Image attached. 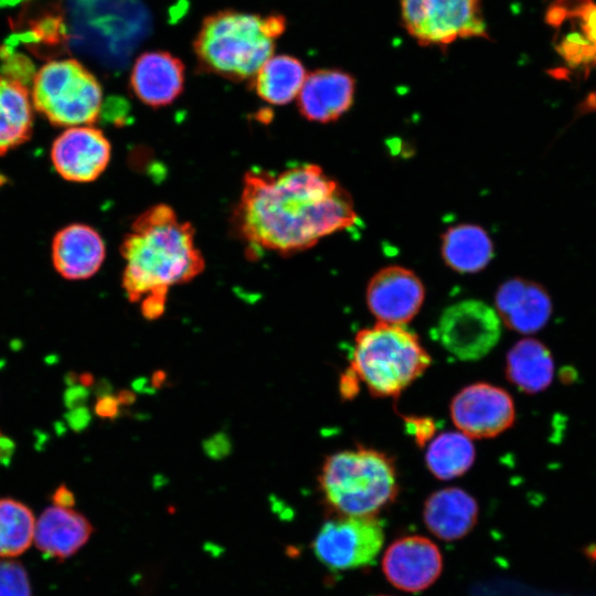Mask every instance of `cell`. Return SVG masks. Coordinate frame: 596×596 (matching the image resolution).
I'll list each match as a JSON object with an SVG mask.
<instances>
[{"instance_id":"obj_17","label":"cell","mask_w":596,"mask_h":596,"mask_svg":"<svg viewBox=\"0 0 596 596\" xmlns=\"http://www.w3.org/2000/svg\"><path fill=\"white\" fill-rule=\"evenodd\" d=\"M106 246L100 234L81 223L61 228L52 242V260L56 272L70 280L87 279L104 263Z\"/></svg>"},{"instance_id":"obj_10","label":"cell","mask_w":596,"mask_h":596,"mask_svg":"<svg viewBox=\"0 0 596 596\" xmlns=\"http://www.w3.org/2000/svg\"><path fill=\"white\" fill-rule=\"evenodd\" d=\"M450 416L458 430L470 438H491L513 425L515 406L507 391L479 382L454 396Z\"/></svg>"},{"instance_id":"obj_32","label":"cell","mask_w":596,"mask_h":596,"mask_svg":"<svg viewBox=\"0 0 596 596\" xmlns=\"http://www.w3.org/2000/svg\"><path fill=\"white\" fill-rule=\"evenodd\" d=\"M87 390L82 386L72 387L68 390V392L65 395V401L67 405H71L70 407L77 406L79 407V404H82L85 398L87 397Z\"/></svg>"},{"instance_id":"obj_28","label":"cell","mask_w":596,"mask_h":596,"mask_svg":"<svg viewBox=\"0 0 596 596\" xmlns=\"http://www.w3.org/2000/svg\"><path fill=\"white\" fill-rule=\"evenodd\" d=\"M119 406L120 403L116 396L105 394L98 398L95 412L102 418H115L119 412Z\"/></svg>"},{"instance_id":"obj_19","label":"cell","mask_w":596,"mask_h":596,"mask_svg":"<svg viewBox=\"0 0 596 596\" xmlns=\"http://www.w3.org/2000/svg\"><path fill=\"white\" fill-rule=\"evenodd\" d=\"M478 503L460 488L450 487L433 492L424 504V522L438 539L456 541L466 536L476 525Z\"/></svg>"},{"instance_id":"obj_21","label":"cell","mask_w":596,"mask_h":596,"mask_svg":"<svg viewBox=\"0 0 596 596\" xmlns=\"http://www.w3.org/2000/svg\"><path fill=\"white\" fill-rule=\"evenodd\" d=\"M441 256L455 272L473 274L490 263L493 257V244L481 226L458 224L443 234Z\"/></svg>"},{"instance_id":"obj_18","label":"cell","mask_w":596,"mask_h":596,"mask_svg":"<svg viewBox=\"0 0 596 596\" xmlns=\"http://www.w3.org/2000/svg\"><path fill=\"white\" fill-rule=\"evenodd\" d=\"M89 520L72 508H46L35 521V546L45 556L64 561L77 553L91 539Z\"/></svg>"},{"instance_id":"obj_26","label":"cell","mask_w":596,"mask_h":596,"mask_svg":"<svg viewBox=\"0 0 596 596\" xmlns=\"http://www.w3.org/2000/svg\"><path fill=\"white\" fill-rule=\"evenodd\" d=\"M0 596H32L30 577L22 563L0 557Z\"/></svg>"},{"instance_id":"obj_33","label":"cell","mask_w":596,"mask_h":596,"mask_svg":"<svg viewBox=\"0 0 596 596\" xmlns=\"http://www.w3.org/2000/svg\"><path fill=\"white\" fill-rule=\"evenodd\" d=\"M89 422V413L84 407H77L74 412H72L70 417V424L75 429H82L84 428Z\"/></svg>"},{"instance_id":"obj_35","label":"cell","mask_w":596,"mask_h":596,"mask_svg":"<svg viewBox=\"0 0 596 596\" xmlns=\"http://www.w3.org/2000/svg\"><path fill=\"white\" fill-rule=\"evenodd\" d=\"M164 379H166V374L162 371H159L153 374L152 383L156 384L157 386H160L162 382L164 381Z\"/></svg>"},{"instance_id":"obj_13","label":"cell","mask_w":596,"mask_h":596,"mask_svg":"<svg viewBox=\"0 0 596 596\" xmlns=\"http://www.w3.org/2000/svg\"><path fill=\"white\" fill-rule=\"evenodd\" d=\"M382 570L393 586L416 593L426 589L439 577L443 556L429 539L421 535L404 536L386 549Z\"/></svg>"},{"instance_id":"obj_31","label":"cell","mask_w":596,"mask_h":596,"mask_svg":"<svg viewBox=\"0 0 596 596\" xmlns=\"http://www.w3.org/2000/svg\"><path fill=\"white\" fill-rule=\"evenodd\" d=\"M408 424H412L415 432V437L418 443H425L426 439H428L432 435V432H434L433 424L429 421L426 419H413L412 423L408 422Z\"/></svg>"},{"instance_id":"obj_8","label":"cell","mask_w":596,"mask_h":596,"mask_svg":"<svg viewBox=\"0 0 596 596\" xmlns=\"http://www.w3.org/2000/svg\"><path fill=\"white\" fill-rule=\"evenodd\" d=\"M384 544V530L374 517H341L323 523L312 542L320 563L332 571L374 562Z\"/></svg>"},{"instance_id":"obj_15","label":"cell","mask_w":596,"mask_h":596,"mask_svg":"<svg viewBox=\"0 0 596 596\" xmlns=\"http://www.w3.org/2000/svg\"><path fill=\"white\" fill-rule=\"evenodd\" d=\"M354 89V79L345 72L313 71L306 75L297 96L299 113L310 121H333L351 107Z\"/></svg>"},{"instance_id":"obj_9","label":"cell","mask_w":596,"mask_h":596,"mask_svg":"<svg viewBox=\"0 0 596 596\" xmlns=\"http://www.w3.org/2000/svg\"><path fill=\"white\" fill-rule=\"evenodd\" d=\"M436 334L440 344L461 361H476L488 354L501 336V320L481 300L466 299L448 306L440 315Z\"/></svg>"},{"instance_id":"obj_22","label":"cell","mask_w":596,"mask_h":596,"mask_svg":"<svg viewBox=\"0 0 596 596\" xmlns=\"http://www.w3.org/2000/svg\"><path fill=\"white\" fill-rule=\"evenodd\" d=\"M33 126L32 105L26 86L0 76V156L25 142Z\"/></svg>"},{"instance_id":"obj_11","label":"cell","mask_w":596,"mask_h":596,"mask_svg":"<svg viewBox=\"0 0 596 596\" xmlns=\"http://www.w3.org/2000/svg\"><path fill=\"white\" fill-rule=\"evenodd\" d=\"M110 153V143L100 129L73 126L55 138L51 159L62 178L83 183L96 180L106 170Z\"/></svg>"},{"instance_id":"obj_16","label":"cell","mask_w":596,"mask_h":596,"mask_svg":"<svg viewBox=\"0 0 596 596\" xmlns=\"http://www.w3.org/2000/svg\"><path fill=\"white\" fill-rule=\"evenodd\" d=\"M494 302L500 320L522 334L541 330L552 313V301L546 290L523 278L503 283L496 294Z\"/></svg>"},{"instance_id":"obj_4","label":"cell","mask_w":596,"mask_h":596,"mask_svg":"<svg viewBox=\"0 0 596 596\" xmlns=\"http://www.w3.org/2000/svg\"><path fill=\"white\" fill-rule=\"evenodd\" d=\"M319 485L328 505L341 517H374L398 490L393 459L365 447L328 456Z\"/></svg>"},{"instance_id":"obj_27","label":"cell","mask_w":596,"mask_h":596,"mask_svg":"<svg viewBox=\"0 0 596 596\" xmlns=\"http://www.w3.org/2000/svg\"><path fill=\"white\" fill-rule=\"evenodd\" d=\"M203 449L212 459L226 457L231 451V441L226 434L219 433L204 440Z\"/></svg>"},{"instance_id":"obj_3","label":"cell","mask_w":596,"mask_h":596,"mask_svg":"<svg viewBox=\"0 0 596 596\" xmlns=\"http://www.w3.org/2000/svg\"><path fill=\"white\" fill-rule=\"evenodd\" d=\"M286 29L281 14L259 15L221 10L205 17L193 50L200 68L231 81H251L274 55L275 42Z\"/></svg>"},{"instance_id":"obj_36","label":"cell","mask_w":596,"mask_h":596,"mask_svg":"<svg viewBox=\"0 0 596 596\" xmlns=\"http://www.w3.org/2000/svg\"><path fill=\"white\" fill-rule=\"evenodd\" d=\"M94 379L89 373H84L79 376V382L84 386H88L93 383Z\"/></svg>"},{"instance_id":"obj_14","label":"cell","mask_w":596,"mask_h":596,"mask_svg":"<svg viewBox=\"0 0 596 596\" xmlns=\"http://www.w3.org/2000/svg\"><path fill=\"white\" fill-rule=\"evenodd\" d=\"M129 85L142 104L153 108L168 106L183 91L184 65L169 52H145L135 61Z\"/></svg>"},{"instance_id":"obj_2","label":"cell","mask_w":596,"mask_h":596,"mask_svg":"<svg viewBox=\"0 0 596 596\" xmlns=\"http://www.w3.org/2000/svg\"><path fill=\"white\" fill-rule=\"evenodd\" d=\"M120 253L125 260V294L130 301L140 304L148 320L162 316L171 287L193 280L205 267L194 227L163 203L136 217Z\"/></svg>"},{"instance_id":"obj_5","label":"cell","mask_w":596,"mask_h":596,"mask_svg":"<svg viewBox=\"0 0 596 596\" xmlns=\"http://www.w3.org/2000/svg\"><path fill=\"white\" fill-rule=\"evenodd\" d=\"M430 362L414 332L377 322L356 333L349 369L373 396L390 397L409 386Z\"/></svg>"},{"instance_id":"obj_29","label":"cell","mask_w":596,"mask_h":596,"mask_svg":"<svg viewBox=\"0 0 596 596\" xmlns=\"http://www.w3.org/2000/svg\"><path fill=\"white\" fill-rule=\"evenodd\" d=\"M359 380L355 377L352 371L348 369L340 379L341 395L344 398L353 397L359 391Z\"/></svg>"},{"instance_id":"obj_7","label":"cell","mask_w":596,"mask_h":596,"mask_svg":"<svg viewBox=\"0 0 596 596\" xmlns=\"http://www.w3.org/2000/svg\"><path fill=\"white\" fill-rule=\"evenodd\" d=\"M401 13L407 32L424 45L486 34L481 0H401Z\"/></svg>"},{"instance_id":"obj_25","label":"cell","mask_w":596,"mask_h":596,"mask_svg":"<svg viewBox=\"0 0 596 596\" xmlns=\"http://www.w3.org/2000/svg\"><path fill=\"white\" fill-rule=\"evenodd\" d=\"M35 518L24 503L0 499V557L13 558L24 553L34 540Z\"/></svg>"},{"instance_id":"obj_6","label":"cell","mask_w":596,"mask_h":596,"mask_svg":"<svg viewBox=\"0 0 596 596\" xmlns=\"http://www.w3.org/2000/svg\"><path fill=\"white\" fill-rule=\"evenodd\" d=\"M35 109L55 126L93 125L103 104L97 78L74 58L44 64L32 79Z\"/></svg>"},{"instance_id":"obj_24","label":"cell","mask_w":596,"mask_h":596,"mask_svg":"<svg viewBox=\"0 0 596 596\" xmlns=\"http://www.w3.org/2000/svg\"><path fill=\"white\" fill-rule=\"evenodd\" d=\"M476 458L469 436L461 432H445L435 437L425 454V464L439 480H451L466 473Z\"/></svg>"},{"instance_id":"obj_23","label":"cell","mask_w":596,"mask_h":596,"mask_svg":"<svg viewBox=\"0 0 596 596\" xmlns=\"http://www.w3.org/2000/svg\"><path fill=\"white\" fill-rule=\"evenodd\" d=\"M306 75L298 58L280 54L270 56L249 82L260 99L283 106L298 96Z\"/></svg>"},{"instance_id":"obj_30","label":"cell","mask_w":596,"mask_h":596,"mask_svg":"<svg viewBox=\"0 0 596 596\" xmlns=\"http://www.w3.org/2000/svg\"><path fill=\"white\" fill-rule=\"evenodd\" d=\"M52 501L54 505L72 508L75 503V498L66 486H60L53 493Z\"/></svg>"},{"instance_id":"obj_37","label":"cell","mask_w":596,"mask_h":596,"mask_svg":"<svg viewBox=\"0 0 596 596\" xmlns=\"http://www.w3.org/2000/svg\"><path fill=\"white\" fill-rule=\"evenodd\" d=\"M21 0H0V7L14 6Z\"/></svg>"},{"instance_id":"obj_1","label":"cell","mask_w":596,"mask_h":596,"mask_svg":"<svg viewBox=\"0 0 596 596\" xmlns=\"http://www.w3.org/2000/svg\"><path fill=\"white\" fill-rule=\"evenodd\" d=\"M358 221L350 193L319 166L248 171L234 211L240 237L255 252H302Z\"/></svg>"},{"instance_id":"obj_34","label":"cell","mask_w":596,"mask_h":596,"mask_svg":"<svg viewBox=\"0 0 596 596\" xmlns=\"http://www.w3.org/2000/svg\"><path fill=\"white\" fill-rule=\"evenodd\" d=\"M117 398L120 405L121 404L127 405V404H131L135 401V395L132 394V392L125 390V391L119 392Z\"/></svg>"},{"instance_id":"obj_20","label":"cell","mask_w":596,"mask_h":596,"mask_svg":"<svg viewBox=\"0 0 596 596\" xmlns=\"http://www.w3.org/2000/svg\"><path fill=\"white\" fill-rule=\"evenodd\" d=\"M505 375L520 391L538 394L547 389L553 381L552 353L536 339H522L508 351Z\"/></svg>"},{"instance_id":"obj_12","label":"cell","mask_w":596,"mask_h":596,"mask_svg":"<svg viewBox=\"0 0 596 596\" xmlns=\"http://www.w3.org/2000/svg\"><path fill=\"white\" fill-rule=\"evenodd\" d=\"M425 298L422 280L402 266H387L370 279L366 304L377 322L405 324L419 311Z\"/></svg>"}]
</instances>
